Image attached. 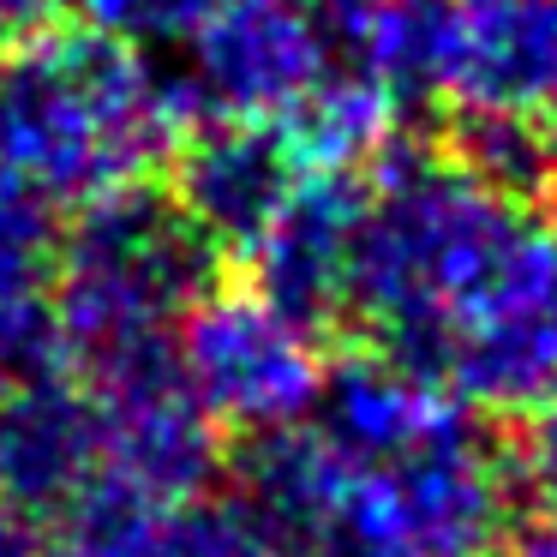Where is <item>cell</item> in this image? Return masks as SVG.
<instances>
[{
  "label": "cell",
  "mask_w": 557,
  "mask_h": 557,
  "mask_svg": "<svg viewBox=\"0 0 557 557\" xmlns=\"http://www.w3.org/2000/svg\"><path fill=\"white\" fill-rule=\"evenodd\" d=\"M73 0H0V30L7 37H25V30L54 25V13H66Z\"/></svg>",
  "instance_id": "cell-17"
},
{
  "label": "cell",
  "mask_w": 557,
  "mask_h": 557,
  "mask_svg": "<svg viewBox=\"0 0 557 557\" xmlns=\"http://www.w3.org/2000/svg\"><path fill=\"white\" fill-rule=\"evenodd\" d=\"M497 557H557V516H533L504 533Z\"/></svg>",
  "instance_id": "cell-16"
},
{
  "label": "cell",
  "mask_w": 557,
  "mask_h": 557,
  "mask_svg": "<svg viewBox=\"0 0 557 557\" xmlns=\"http://www.w3.org/2000/svg\"><path fill=\"white\" fill-rule=\"evenodd\" d=\"M425 90L473 126L557 145V0H432Z\"/></svg>",
  "instance_id": "cell-6"
},
{
  "label": "cell",
  "mask_w": 557,
  "mask_h": 557,
  "mask_svg": "<svg viewBox=\"0 0 557 557\" xmlns=\"http://www.w3.org/2000/svg\"><path fill=\"white\" fill-rule=\"evenodd\" d=\"M181 49L174 90L210 126H282L342 66L324 0H210Z\"/></svg>",
  "instance_id": "cell-5"
},
{
  "label": "cell",
  "mask_w": 557,
  "mask_h": 557,
  "mask_svg": "<svg viewBox=\"0 0 557 557\" xmlns=\"http://www.w3.org/2000/svg\"><path fill=\"white\" fill-rule=\"evenodd\" d=\"M150 557H288V552L246 497H198L186 509L157 516Z\"/></svg>",
  "instance_id": "cell-13"
},
{
  "label": "cell",
  "mask_w": 557,
  "mask_h": 557,
  "mask_svg": "<svg viewBox=\"0 0 557 557\" xmlns=\"http://www.w3.org/2000/svg\"><path fill=\"white\" fill-rule=\"evenodd\" d=\"M318 408H324L318 437L366 468H396V461L473 425V413L437 377L413 372L389 354H354L348 366L324 372Z\"/></svg>",
  "instance_id": "cell-8"
},
{
  "label": "cell",
  "mask_w": 557,
  "mask_h": 557,
  "mask_svg": "<svg viewBox=\"0 0 557 557\" xmlns=\"http://www.w3.org/2000/svg\"><path fill=\"white\" fill-rule=\"evenodd\" d=\"M85 7L102 37L126 49H157V42H181L205 18L210 0H85Z\"/></svg>",
  "instance_id": "cell-14"
},
{
  "label": "cell",
  "mask_w": 557,
  "mask_h": 557,
  "mask_svg": "<svg viewBox=\"0 0 557 557\" xmlns=\"http://www.w3.org/2000/svg\"><path fill=\"white\" fill-rule=\"evenodd\" d=\"M360 210L366 193L348 174H306L270 234L252 246L258 294L288 306L300 324L348 312V282H354V240H360Z\"/></svg>",
  "instance_id": "cell-10"
},
{
  "label": "cell",
  "mask_w": 557,
  "mask_h": 557,
  "mask_svg": "<svg viewBox=\"0 0 557 557\" xmlns=\"http://www.w3.org/2000/svg\"><path fill=\"white\" fill-rule=\"evenodd\" d=\"M210 282L216 252L174 198L126 193L85 210L49 282V318L66 366L90 377L145 354H169V330L193 318Z\"/></svg>",
  "instance_id": "cell-3"
},
{
  "label": "cell",
  "mask_w": 557,
  "mask_h": 557,
  "mask_svg": "<svg viewBox=\"0 0 557 557\" xmlns=\"http://www.w3.org/2000/svg\"><path fill=\"white\" fill-rule=\"evenodd\" d=\"M181 90L97 25H42L0 49V186L25 205L97 210L145 193L181 138Z\"/></svg>",
  "instance_id": "cell-2"
},
{
  "label": "cell",
  "mask_w": 557,
  "mask_h": 557,
  "mask_svg": "<svg viewBox=\"0 0 557 557\" xmlns=\"http://www.w3.org/2000/svg\"><path fill=\"white\" fill-rule=\"evenodd\" d=\"M193 401L246 437L294 432L324 396L318 330L258 288H210L174 348Z\"/></svg>",
  "instance_id": "cell-4"
},
{
  "label": "cell",
  "mask_w": 557,
  "mask_h": 557,
  "mask_svg": "<svg viewBox=\"0 0 557 557\" xmlns=\"http://www.w3.org/2000/svg\"><path fill=\"white\" fill-rule=\"evenodd\" d=\"M13 389H18V377H13V366L0 360V413H7V401H13Z\"/></svg>",
  "instance_id": "cell-19"
},
{
  "label": "cell",
  "mask_w": 557,
  "mask_h": 557,
  "mask_svg": "<svg viewBox=\"0 0 557 557\" xmlns=\"http://www.w3.org/2000/svg\"><path fill=\"white\" fill-rule=\"evenodd\" d=\"M97 485V401L66 372L18 377L0 413V504L66 516Z\"/></svg>",
  "instance_id": "cell-9"
},
{
  "label": "cell",
  "mask_w": 557,
  "mask_h": 557,
  "mask_svg": "<svg viewBox=\"0 0 557 557\" xmlns=\"http://www.w3.org/2000/svg\"><path fill=\"white\" fill-rule=\"evenodd\" d=\"M97 401V492L138 509H186L222 468L216 420L193 401L169 354L109 366L85 377Z\"/></svg>",
  "instance_id": "cell-7"
},
{
  "label": "cell",
  "mask_w": 557,
  "mask_h": 557,
  "mask_svg": "<svg viewBox=\"0 0 557 557\" xmlns=\"http://www.w3.org/2000/svg\"><path fill=\"white\" fill-rule=\"evenodd\" d=\"M0 360L13 377L66 372L49 318V216L0 186Z\"/></svg>",
  "instance_id": "cell-12"
},
{
  "label": "cell",
  "mask_w": 557,
  "mask_h": 557,
  "mask_svg": "<svg viewBox=\"0 0 557 557\" xmlns=\"http://www.w3.org/2000/svg\"><path fill=\"white\" fill-rule=\"evenodd\" d=\"M18 552H25V533L13 528V509L0 504V557H18Z\"/></svg>",
  "instance_id": "cell-18"
},
{
  "label": "cell",
  "mask_w": 557,
  "mask_h": 557,
  "mask_svg": "<svg viewBox=\"0 0 557 557\" xmlns=\"http://www.w3.org/2000/svg\"><path fill=\"white\" fill-rule=\"evenodd\" d=\"M300 181L306 169L270 126H210L205 138L181 150V198L174 205L210 240V252L252 258V246L270 234V222L282 216Z\"/></svg>",
  "instance_id": "cell-11"
},
{
  "label": "cell",
  "mask_w": 557,
  "mask_h": 557,
  "mask_svg": "<svg viewBox=\"0 0 557 557\" xmlns=\"http://www.w3.org/2000/svg\"><path fill=\"white\" fill-rule=\"evenodd\" d=\"M348 312L461 408L533 413L557 384V228L461 157H384Z\"/></svg>",
  "instance_id": "cell-1"
},
{
  "label": "cell",
  "mask_w": 557,
  "mask_h": 557,
  "mask_svg": "<svg viewBox=\"0 0 557 557\" xmlns=\"http://www.w3.org/2000/svg\"><path fill=\"white\" fill-rule=\"evenodd\" d=\"M521 468H528V480L557 504V384L545 389V396L533 401V413H528V444H521Z\"/></svg>",
  "instance_id": "cell-15"
}]
</instances>
